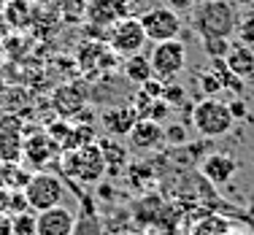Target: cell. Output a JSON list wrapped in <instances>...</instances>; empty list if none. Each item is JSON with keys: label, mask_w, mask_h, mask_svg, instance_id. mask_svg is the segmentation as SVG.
Wrapping results in <instances>:
<instances>
[{"label": "cell", "mask_w": 254, "mask_h": 235, "mask_svg": "<svg viewBox=\"0 0 254 235\" xmlns=\"http://www.w3.org/2000/svg\"><path fill=\"white\" fill-rule=\"evenodd\" d=\"M122 73L125 78H130L132 84H146L149 78H154V70H152V59H149V54H130V57H125V65H122Z\"/></svg>", "instance_id": "cell-17"}, {"label": "cell", "mask_w": 254, "mask_h": 235, "mask_svg": "<svg viewBox=\"0 0 254 235\" xmlns=\"http://www.w3.org/2000/svg\"><path fill=\"white\" fill-rule=\"evenodd\" d=\"M52 108L60 114V119H73L87 108V89L81 84H60L52 95Z\"/></svg>", "instance_id": "cell-12"}, {"label": "cell", "mask_w": 254, "mask_h": 235, "mask_svg": "<svg viewBox=\"0 0 254 235\" xmlns=\"http://www.w3.org/2000/svg\"><path fill=\"white\" fill-rule=\"evenodd\" d=\"M25 197H27V206L38 214V211L54 208L65 200V184L52 171H33L30 181L25 184Z\"/></svg>", "instance_id": "cell-4"}, {"label": "cell", "mask_w": 254, "mask_h": 235, "mask_svg": "<svg viewBox=\"0 0 254 235\" xmlns=\"http://www.w3.org/2000/svg\"><path fill=\"white\" fill-rule=\"evenodd\" d=\"M98 146H100V152H103V160H106V171L108 173H119L127 165V157H130V152H127V146H122V143H119L114 135H111V141H100Z\"/></svg>", "instance_id": "cell-19"}, {"label": "cell", "mask_w": 254, "mask_h": 235, "mask_svg": "<svg viewBox=\"0 0 254 235\" xmlns=\"http://www.w3.org/2000/svg\"><path fill=\"white\" fill-rule=\"evenodd\" d=\"M60 160H63V173L78 184H98L108 173L98 143H87V146H78V149H65L60 154Z\"/></svg>", "instance_id": "cell-2"}, {"label": "cell", "mask_w": 254, "mask_h": 235, "mask_svg": "<svg viewBox=\"0 0 254 235\" xmlns=\"http://www.w3.org/2000/svg\"><path fill=\"white\" fill-rule=\"evenodd\" d=\"M230 230L227 219H222V216H205L200 225L195 227V235H225Z\"/></svg>", "instance_id": "cell-23"}, {"label": "cell", "mask_w": 254, "mask_h": 235, "mask_svg": "<svg viewBox=\"0 0 254 235\" xmlns=\"http://www.w3.org/2000/svg\"><path fill=\"white\" fill-rule=\"evenodd\" d=\"M225 65L238 78L249 81V78H254V49L249 44H244V41L241 44H230V49L225 54Z\"/></svg>", "instance_id": "cell-16"}, {"label": "cell", "mask_w": 254, "mask_h": 235, "mask_svg": "<svg viewBox=\"0 0 254 235\" xmlns=\"http://www.w3.org/2000/svg\"><path fill=\"white\" fill-rule=\"evenodd\" d=\"M230 114H233V119H244L246 114H249V108H246L244 100H230Z\"/></svg>", "instance_id": "cell-28"}, {"label": "cell", "mask_w": 254, "mask_h": 235, "mask_svg": "<svg viewBox=\"0 0 254 235\" xmlns=\"http://www.w3.org/2000/svg\"><path fill=\"white\" fill-rule=\"evenodd\" d=\"M106 44L117 57H130V54L143 52L149 38H146V30H143L138 16H125V19H119L117 25L108 30Z\"/></svg>", "instance_id": "cell-5"}, {"label": "cell", "mask_w": 254, "mask_h": 235, "mask_svg": "<svg viewBox=\"0 0 254 235\" xmlns=\"http://www.w3.org/2000/svg\"><path fill=\"white\" fill-rule=\"evenodd\" d=\"M197 84H200V92L205 98H214V95L222 92V81H219V76H216L214 68L200 70V73H197Z\"/></svg>", "instance_id": "cell-21"}, {"label": "cell", "mask_w": 254, "mask_h": 235, "mask_svg": "<svg viewBox=\"0 0 254 235\" xmlns=\"http://www.w3.org/2000/svg\"><path fill=\"white\" fill-rule=\"evenodd\" d=\"M238 11L230 0H203L195 5V30L200 41L208 38H227L235 33Z\"/></svg>", "instance_id": "cell-1"}, {"label": "cell", "mask_w": 254, "mask_h": 235, "mask_svg": "<svg viewBox=\"0 0 254 235\" xmlns=\"http://www.w3.org/2000/svg\"><path fill=\"white\" fill-rule=\"evenodd\" d=\"M225 235H246V233H241V230H227Z\"/></svg>", "instance_id": "cell-32"}, {"label": "cell", "mask_w": 254, "mask_h": 235, "mask_svg": "<svg viewBox=\"0 0 254 235\" xmlns=\"http://www.w3.org/2000/svg\"><path fill=\"white\" fill-rule=\"evenodd\" d=\"M76 214L68 206H54L46 211H38V219H35V235H73L76 233Z\"/></svg>", "instance_id": "cell-10"}, {"label": "cell", "mask_w": 254, "mask_h": 235, "mask_svg": "<svg viewBox=\"0 0 254 235\" xmlns=\"http://www.w3.org/2000/svg\"><path fill=\"white\" fill-rule=\"evenodd\" d=\"M30 176H33V171H30L22 160H16V162H0V184H3L8 192L25 189V184L30 181Z\"/></svg>", "instance_id": "cell-18"}, {"label": "cell", "mask_w": 254, "mask_h": 235, "mask_svg": "<svg viewBox=\"0 0 254 235\" xmlns=\"http://www.w3.org/2000/svg\"><path fill=\"white\" fill-rule=\"evenodd\" d=\"M63 154V146L60 141H54L46 130H35L25 135V143H22V162L30 168V171H46L52 162L60 160Z\"/></svg>", "instance_id": "cell-6"}, {"label": "cell", "mask_w": 254, "mask_h": 235, "mask_svg": "<svg viewBox=\"0 0 254 235\" xmlns=\"http://www.w3.org/2000/svg\"><path fill=\"white\" fill-rule=\"evenodd\" d=\"M233 3H238L241 8H246V5H254V0H233Z\"/></svg>", "instance_id": "cell-31"}, {"label": "cell", "mask_w": 254, "mask_h": 235, "mask_svg": "<svg viewBox=\"0 0 254 235\" xmlns=\"http://www.w3.org/2000/svg\"><path fill=\"white\" fill-rule=\"evenodd\" d=\"M235 173H238V160L227 152H214V154L203 157V162H200V176L214 186L230 184L235 178Z\"/></svg>", "instance_id": "cell-13"}, {"label": "cell", "mask_w": 254, "mask_h": 235, "mask_svg": "<svg viewBox=\"0 0 254 235\" xmlns=\"http://www.w3.org/2000/svg\"><path fill=\"white\" fill-rule=\"evenodd\" d=\"M138 111L132 108L130 103L127 106H114V108H106L103 111V117H100V124L106 127L108 135H114V138H127V132L132 130V124L138 122Z\"/></svg>", "instance_id": "cell-15"}, {"label": "cell", "mask_w": 254, "mask_h": 235, "mask_svg": "<svg viewBox=\"0 0 254 235\" xmlns=\"http://www.w3.org/2000/svg\"><path fill=\"white\" fill-rule=\"evenodd\" d=\"M149 59H152V70L160 81H173L187 68V46L179 38L160 41V44H154Z\"/></svg>", "instance_id": "cell-7"}, {"label": "cell", "mask_w": 254, "mask_h": 235, "mask_svg": "<svg viewBox=\"0 0 254 235\" xmlns=\"http://www.w3.org/2000/svg\"><path fill=\"white\" fill-rule=\"evenodd\" d=\"M8 195H11V192L5 189L3 184H0V208H5V206H8Z\"/></svg>", "instance_id": "cell-30"}, {"label": "cell", "mask_w": 254, "mask_h": 235, "mask_svg": "<svg viewBox=\"0 0 254 235\" xmlns=\"http://www.w3.org/2000/svg\"><path fill=\"white\" fill-rule=\"evenodd\" d=\"M197 3H203V0H195V5H197Z\"/></svg>", "instance_id": "cell-34"}, {"label": "cell", "mask_w": 254, "mask_h": 235, "mask_svg": "<svg viewBox=\"0 0 254 235\" xmlns=\"http://www.w3.org/2000/svg\"><path fill=\"white\" fill-rule=\"evenodd\" d=\"M165 141L173 143V146H181V143H187V130L181 127V124H171V127L165 130Z\"/></svg>", "instance_id": "cell-26"}, {"label": "cell", "mask_w": 254, "mask_h": 235, "mask_svg": "<svg viewBox=\"0 0 254 235\" xmlns=\"http://www.w3.org/2000/svg\"><path fill=\"white\" fill-rule=\"evenodd\" d=\"M235 119L230 114V106L216 98H200L192 106V127L203 138H222L233 130Z\"/></svg>", "instance_id": "cell-3"}, {"label": "cell", "mask_w": 254, "mask_h": 235, "mask_svg": "<svg viewBox=\"0 0 254 235\" xmlns=\"http://www.w3.org/2000/svg\"><path fill=\"white\" fill-rule=\"evenodd\" d=\"M0 62H3V44H0Z\"/></svg>", "instance_id": "cell-33"}, {"label": "cell", "mask_w": 254, "mask_h": 235, "mask_svg": "<svg viewBox=\"0 0 254 235\" xmlns=\"http://www.w3.org/2000/svg\"><path fill=\"white\" fill-rule=\"evenodd\" d=\"M130 8H132V0H89L84 22L108 33L119 19L130 16Z\"/></svg>", "instance_id": "cell-9"}, {"label": "cell", "mask_w": 254, "mask_h": 235, "mask_svg": "<svg viewBox=\"0 0 254 235\" xmlns=\"http://www.w3.org/2000/svg\"><path fill=\"white\" fill-rule=\"evenodd\" d=\"M87 5H89V0H63L65 14L73 16V19H84V14H87Z\"/></svg>", "instance_id": "cell-25"}, {"label": "cell", "mask_w": 254, "mask_h": 235, "mask_svg": "<svg viewBox=\"0 0 254 235\" xmlns=\"http://www.w3.org/2000/svg\"><path fill=\"white\" fill-rule=\"evenodd\" d=\"M22 143H25V130L19 117L3 111L0 114V162L22 160Z\"/></svg>", "instance_id": "cell-11"}, {"label": "cell", "mask_w": 254, "mask_h": 235, "mask_svg": "<svg viewBox=\"0 0 254 235\" xmlns=\"http://www.w3.org/2000/svg\"><path fill=\"white\" fill-rule=\"evenodd\" d=\"M165 5H171L173 11H190V8H195V0H165Z\"/></svg>", "instance_id": "cell-29"}, {"label": "cell", "mask_w": 254, "mask_h": 235, "mask_svg": "<svg viewBox=\"0 0 254 235\" xmlns=\"http://www.w3.org/2000/svg\"><path fill=\"white\" fill-rule=\"evenodd\" d=\"M162 141H165V127H162V122H154V119H149V117H141L132 124V130L127 132V146L135 149V152L157 149Z\"/></svg>", "instance_id": "cell-14"}, {"label": "cell", "mask_w": 254, "mask_h": 235, "mask_svg": "<svg viewBox=\"0 0 254 235\" xmlns=\"http://www.w3.org/2000/svg\"><path fill=\"white\" fill-rule=\"evenodd\" d=\"M141 25L146 30V38L152 44H160V41H173L181 35V14L173 11L171 5H152L146 8L141 16Z\"/></svg>", "instance_id": "cell-8"}, {"label": "cell", "mask_w": 254, "mask_h": 235, "mask_svg": "<svg viewBox=\"0 0 254 235\" xmlns=\"http://www.w3.org/2000/svg\"><path fill=\"white\" fill-rule=\"evenodd\" d=\"M235 33L244 44L254 46V5H246L238 14V25H235Z\"/></svg>", "instance_id": "cell-20"}, {"label": "cell", "mask_w": 254, "mask_h": 235, "mask_svg": "<svg viewBox=\"0 0 254 235\" xmlns=\"http://www.w3.org/2000/svg\"><path fill=\"white\" fill-rule=\"evenodd\" d=\"M0 235H14V216L0 208Z\"/></svg>", "instance_id": "cell-27"}, {"label": "cell", "mask_w": 254, "mask_h": 235, "mask_svg": "<svg viewBox=\"0 0 254 235\" xmlns=\"http://www.w3.org/2000/svg\"><path fill=\"white\" fill-rule=\"evenodd\" d=\"M35 219H38V214L33 208L14 214V235H35Z\"/></svg>", "instance_id": "cell-22"}, {"label": "cell", "mask_w": 254, "mask_h": 235, "mask_svg": "<svg viewBox=\"0 0 254 235\" xmlns=\"http://www.w3.org/2000/svg\"><path fill=\"white\" fill-rule=\"evenodd\" d=\"M184 98H187V92H184V87L181 84H176V78L173 81H165V89H162V100H165L171 108H179L181 103H184Z\"/></svg>", "instance_id": "cell-24"}]
</instances>
